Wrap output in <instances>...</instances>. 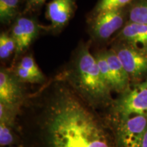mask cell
Instances as JSON below:
<instances>
[{"mask_svg":"<svg viewBox=\"0 0 147 147\" xmlns=\"http://www.w3.org/2000/svg\"><path fill=\"white\" fill-rule=\"evenodd\" d=\"M47 126L49 147H112L95 117L69 95L51 106Z\"/></svg>","mask_w":147,"mask_h":147,"instance_id":"6da1fadb","label":"cell"},{"mask_svg":"<svg viewBox=\"0 0 147 147\" xmlns=\"http://www.w3.org/2000/svg\"><path fill=\"white\" fill-rule=\"evenodd\" d=\"M16 76L20 81L39 83L45 77L32 56L24 57L16 69Z\"/></svg>","mask_w":147,"mask_h":147,"instance_id":"8fae6325","label":"cell"},{"mask_svg":"<svg viewBox=\"0 0 147 147\" xmlns=\"http://www.w3.org/2000/svg\"><path fill=\"white\" fill-rule=\"evenodd\" d=\"M140 147H147V130L145 133L144 139H143L142 144H141Z\"/></svg>","mask_w":147,"mask_h":147,"instance_id":"ffe728a7","label":"cell"},{"mask_svg":"<svg viewBox=\"0 0 147 147\" xmlns=\"http://www.w3.org/2000/svg\"><path fill=\"white\" fill-rule=\"evenodd\" d=\"M13 142V138L10 129L5 124V122L1 121L0 124V144L1 146L10 145Z\"/></svg>","mask_w":147,"mask_h":147,"instance_id":"ac0fdd59","label":"cell"},{"mask_svg":"<svg viewBox=\"0 0 147 147\" xmlns=\"http://www.w3.org/2000/svg\"><path fill=\"white\" fill-rule=\"evenodd\" d=\"M95 57L97 64H98L99 68H100V72L102 74L103 78L108 84L110 89L115 90V80L113 74H112L111 70L108 65L107 60L105 57L104 52L98 53Z\"/></svg>","mask_w":147,"mask_h":147,"instance_id":"9a60e30c","label":"cell"},{"mask_svg":"<svg viewBox=\"0 0 147 147\" xmlns=\"http://www.w3.org/2000/svg\"><path fill=\"white\" fill-rule=\"evenodd\" d=\"M19 0H0V20L8 23L16 14Z\"/></svg>","mask_w":147,"mask_h":147,"instance_id":"4fadbf2b","label":"cell"},{"mask_svg":"<svg viewBox=\"0 0 147 147\" xmlns=\"http://www.w3.org/2000/svg\"><path fill=\"white\" fill-rule=\"evenodd\" d=\"M16 49V42L13 38L5 33H1L0 35V57L1 59L8 58Z\"/></svg>","mask_w":147,"mask_h":147,"instance_id":"e0dca14e","label":"cell"},{"mask_svg":"<svg viewBox=\"0 0 147 147\" xmlns=\"http://www.w3.org/2000/svg\"><path fill=\"white\" fill-rule=\"evenodd\" d=\"M123 21L121 10L99 13L93 22V32L99 39L106 40L122 27Z\"/></svg>","mask_w":147,"mask_h":147,"instance_id":"8992f818","label":"cell"},{"mask_svg":"<svg viewBox=\"0 0 147 147\" xmlns=\"http://www.w3.org/2000/svg\"><path fill=\"white\" fill-rule=\"evenodd\" d=\"M132 0H100L95 8L96 14L108 11L120 10Z\"/></svg>","mask_w":147,"mask_h":147,"instance_id":"2e32d148","label":"cell"},{"mask_svg":"<svg viewBox=\"0 0 147 147\" xmlns=\"http://www.w3.org/2000/svg\"><path fill=\"white\" fill-rule=\"evenodd\" d=\"M36 22L26 17L18 18L12 29L11 36L16 42V52L21 53L32 44L38 34Z\"/></svg>","mask_w":147,"mask_h":147,"instance_id":"52a82bcc","label":"cell"},{"mask_svg":"<svg viewBox=\"0 0 147 147\" xmlns=\"http://www.w3.org/2000/svg\"><path fill=\"white\" fill-rule=\"evenodd\" d=\"M74 76L79 88L94 99L106 98L111 89L103 78L95 57L87 47L80 49L75 62Z\"/></svg>","mask_w":147,"mask_h":147,"instance_id":"7a4b0ae2","label":"cell"},{"mask_svg":"<svg viewBox=\"0 0 147 147\" xmlns=\"http://www.w3.org/2000/svg\"><path fill=\"white\" fill-rule=\"evenodd\" d=\"M121 36L129 45L147 52V25L129 22L123 27Z\"/></svg>","mask_w":147,"mask_h":147,"instance_id":"30bf717a","label":"cell"},{"mask_svg":"<svg viewBox=\"0 0 147 147\" xmlns=\"http://www.w3.org/2000/svg\"><path fill=\"white\" fill-rule=\"evenodd\" d=\"M115 109L121 119L134 115L147 116V80L127 90L117 101Z\"/></svg>","mask_w":147,"mask_h":147,"instance_id":"3957f363","label":"cell"},{"mask_svg":"<svg viewBox=\"0 0 147 147\" xmlns=\"http://www.w3.org/2000/svg\"><path fill=\"white\" fill-rule=\"evenodd\" d=\"M21 97L18 82L8 71H0V103L7 109L14 108Z\"/></svg>","mask_w":147,"mask_h":147,"instance_id":"9c48e42d","label":"cell"},{"mask_svg":"<svg viewBox=\"0 0 147 147\" xmlns=\"http://www.w3.org/2000/svg\"><path fill=\"white\" fill-rule=\"evenodd\" d=\"M115 52L129 78H141L147 74V52L130 45H123Z\"/></svg>","mask_w":147,"mask_h":147,"instance_id":"5b68a950","label":"cell"},{"mask_svg":"<svg viewBox=\"0 0 147 147\" xmlns=\"http://www.w3.org/2000/svg\"><path fill=\"white\" fill-rule=\"evenodd\" d=\"M147 130V116L134 115L121 119L119 139L123 147H140Z\"/></svg>","mask_w":147,"mask_h":147,"instance_id":"277c9868","label":"cell"},{"mask_svg":"<svg viewBox=\"0 0 147 147\" xmlns=\"http://www.w3.org/2000/svg\"><path fill=\"white\" fill-rule=\"evenodd\" d=\"M129 21L131 23L147 25V0H140L131 7Z\"/></svg>","mask_w":147,"mask_h":147,"instance_id":"5bb4252c","label":"cell"},{"mask_svg":"<svg viewBox=\"0 0 147 147\" xmlns=\"http://www.w3.org/2000/svg\"><path fill=\"white\" fill-rule=\"evenodd\" d=\"M46 0H28L29 8H36L39 7L45 2Z\"/></svg>","mask_w":147,"mask_h":147,"instance_id":"d6986e66","label":"cell"},{"mask_svg":"<svg viewBox=\"0 0 147 147\" xmlns=\"http://www.w3.org/2000/svg\"><path fill=\"white\" fill-rule=\"evenodd\" d=\"M115 80V91H123L128 84L129 76L119 58L114 51L104 52Z\"/></svg>","mask_w":147,"mask_h":147,"instance_id":"7c38bea8","label":"cell"},{"mask_svg":"<svg viewBox=\"0 0 147 147\" xmlns=\"http://www.w3.org/2000/svg\"><path fill=\"white\" fill-rule=\"evenodd\" d=\"M74 8V0H52L47 5V17L53 27L60 28L68 23Z\"/></svg>","mask_w":147,"mask_h":147,"instance_id":"ba28073f","label":"cell"}]
</instances>
